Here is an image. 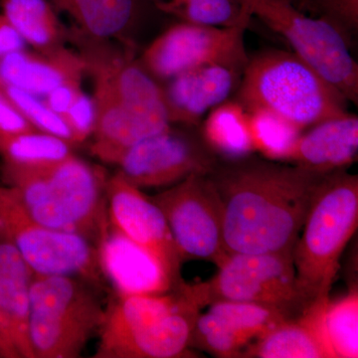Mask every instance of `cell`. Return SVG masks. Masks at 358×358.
I'll use <instances>...</instances> for the list:
<instances>
[{
  "label": "cell",
  "instance_id": "obj_1",
  "mask_svg": "<svg viewBox=\"0 0 358 358\" xmlns=\"http://www.w3.org/2000/svg\"><path fill=\"white\" fill-rule=\"evenodd\" d=\"M223 209L228 253L293 252L324 176L257 157L219 159L210 174Z\"/></svg>",
  "mask_w": 358,
  "mask_h": 358
},
{
  "label": "cell",
  "instance_id": "obj_2",
  "mask_svg": "<svg viewBox=\"0 0 358 358\" xmlns=\"http://www.w3.org/2000/svg\"><path fill=\"white\" fill-rule=\"evenodd\" d=\"M1 174L28 213L47 227L79 235L96 246L109 229L108 176L76 155L40 169L2 164Z\"/></svg>",
  "mask_w": 358,
  "mask_h": 358
},
{
  "label": "cell",
  "instance_id": "obj_3",
  "mask_svg": "<svg viewBox=\"0 0 358 358\" xmlns=\"http://www.w3.org/2000/svg\"><path fill=\"white\" fill-rule=\"evenodd\" d=\"M358 225V176H322L293 249L299 286L308 305L329 300L339 260Z\"/></svg>",
  "mask_w": 358,
  "mask_h": 358
},
{
  "label": "cell",
  "instance_id": "obj_4",
  "mask_svg": "<svg viewBox=\"0 0 358 358\" xmlns=\"http://www.w3.org/2000/svg\"><path fill=\"white\" fill-rule=\"evenodd\" d=\"M237 90L245 109H267L303 131L348 113L345 96L293 51L249 58Z\"/></svg>",
  "mask_w": 358,
  "mask_h": 358
},
{
  "label": "cell",
  "instance_id": "obj_5",
  "mask_svg": "<svg viewBox=\"0 0 358 358\" xmlns=\"http://www.w3.org/2000/svg\"><path fill=\"white\" fill-rule=\"evenodd\" d=\"M94 287L74 275H33L28 338L34 358L79 357L98 336L106 307Z\"/></svg>",
  "mask_w": 358,
  "mask_h": 358
},
{
  "label": "cell",
  "instance_id": "obj_6",
  "mask_svg": "<svg viewBox=\"0 0 358 358\" xmlns=\"http://www.w3.org/2000/svg\"><path fill=\"white\" fill-rule=\"evenodd\" d=\"M270 29L284 37L292 50L345 96L358 103V65L348 40L322 17L308 15L291 0H239Z\"/></svg>",
  "mask_w": 358,
  "mask_h": 358
},
{
  "label": "cell",
  "instance_id": "obj_7",
  "mask_svg": "<svg viewBox=\"0 0 358 358\" xmlns=\"http://www.w3.org/2000/svg\"><path fill=\"white\" fill-rule=\"evenodd\" d=\"M0 237L17 249L35 275H74L102 286L96 245L38 222L8 185L0 186Z\"/></svg>",
  "mask_w": 358,
  "mask_h": 358
},
{
  "label": "cell",
  "instance_id": "obj_8",
  "mask_svg": "<svg viewBox=\"0 0 358 358\" xmlns=\"http://www.w3.org/2000/svg\"><path fill=\"white\" fill-rule=\"evenodd\" d=\"M193 287L202 308L218 301H248L296 317L310 306L299 286L293 252L229 254L210 281Z\"/></svg>",
  "mask_w": 358,
  "mask_h": 358
},
{
  "label": "cell",
  "instance_id": "obj_9",
  "mask_svg": "<svg viewBox=\"0 0 358 358\" xmlns=\"http://www.w3.org/2000/svg\"><path fill=\"white\" fill-rule=\"evenodd\" d=\"M150 199L169 224L181 260L217 267L229 255L223 237V209L209 174H192Z\"/></svg>",
  "mask_w": 358,
  "mask_h": 358
},
{
  "label": "cell",
  "instance_id": "obj_10",
  "mask_svg": "<svg viewBox=\"0 0 358 358\" xmlns=\"http://www.w3.org/2000/svg\"><path fill=\"white\" fill-rule=\"evenodd\" d=\"M219 159L199 133L171 128L122 150L110 164L129 182L143 188H167L192 174H210Z\"/></svg>",
  "mask_w": 358,
  "mask_h": 358
},
{
  "label": "cell",
  "instance_id": "obj_11",
  "mask_svg": "<svg viewBox=\"0 0 358 358\" xmlns=\"http://www.w3.org/2000/svg\"><path fill=\"white\" fill-rule=\"evenodd\" d=\"M249 24L218 27L180 22L157 37L143 52V69L169 80L187 71L214 64L246 65L244 36Z\"/></svg>",
  "mask_w": 358,
  "mask_h": 358
},
{
  "label": "cell",
  "instance_id": "obj_12",
  "mask_svg": "<svg viewBox=\"0 0 358 358\" xmlns=\"http://www.w3.org/2000/svg\"><path fill=\"white\" fill-rule=\"evenodd\" d=\"M107 208L114 229L157 257L176 282H183L178 247L164 213L150 196L117 173L108 178Z\"/></svg>",
  "mask_w": 358,
  "mask_h": 358
},
{
  "label": "cell",
  "instance_id": "obj_13",
  "mask_svg": "<svg viewBox=\"0 0 358 358\" xmlns=\"http://www.w3.org/2000/svg\"><path fill=\"white\" fill-rule=\"evenodd\" d=\"M197 301L128 331L99 339L95 358H178L185 357L200 313Z\"/></svg>",
  "mask_w": 358,
  "mask_h": 358
},
{
  "label": "cell",
  "instance_id": "obj_14",
  "mask_svg": "<svg viewBox=\"0 0 358 358\" xmlns=\"http://www.w3.org/2000/svg\"><path fill=\"white\" fill-rule=\"evenodd\" d=\"M103 281L114 294H160L180 287L157 257L109 226L96 245Z\"/></svg>",
  "mask_w": 358,
  "mask_h": 358
},
{
  "label": "cell",
  "instance_id": "obj_15",
  "mask_svg": "<svg viewBox=\"0 0 358 358\" xmlns=\"http://www.w3.org/2000/svg\"><path fill=\"white\" fill-rule=\"evenodd\" d=\"M245 66L214 63L169 79L164 95L171 124L199 126L211 110L238 89Z\"/></svg>",
  "mask_w": 358,
  "mask_h": 358
},
{
  "label": "cell",
  "instance_id": "obj_16",
  "mask_svg": "<svg viewBox=\"0 0 358 358\" xmlns=\"http://www.w3.org/2000/svg\"><path fill=\"white\" fill-rule=\"evenodd\" d=\"M33 275L17 249L0 237V331L11 358H34L28 338Z\"/></svg>",
  "mask_w": 358,
  "mask_h": 358
},
{
  "label": "cell",
  "instance_id": "obj_17",
  "mask_svg": "<svg viewBox=\"0 0 358 358\" xmlns=\"http://www.w3.org/2000/svg\"><path fill=\"white\" fill-rule=\"evenodd\" d=\"M357 152L358 117L348 113L303 131L286 162L327 176L348 169L357 160Z\"/></svg>",
  "mask_w": 358,
  "mask_h": 358
},
{
  "label": "cell",
  "instance_id": "obj_18",
  "mask_svg": "<svg viewBox=\"0 0 358 358\" xmlns=\"http://www.w3.org/2000/svg\"><path fill=\"white\" fill-rule=\"evenodd\" d=\"M329 300L313 303L299 317L271 327L248 345L243 357L334 358L324 331Z\"/></svg>",
  "mask_w": 358,
  "mask_h": 358
},
{
  "label": "cell",
  "instance_id": "obj_19",
  "mask_svg": "<svg viewBox=\"0 0 358 358\" xmlns=\"http://www.w3.org/2000/svg\"><path fill=\"white\" fill-rule=\"evenodd\" d=\"M86 70L83 57L65 49L41 54L15 51L0 58V85L45 96L60 85L81 81Z\"/></svg>",
  "mask_w": 358,
  "mask_h": 358
},
{
  "label": "cell",
  "instance_id": "obj_20",
  "mask_svg": "<svg viewBox=\"0 0 358 358\" xmlns=\"http://www.w3.org/2000/svg\"><path fill=\"white\" fill-rule=\"evenodd\" d=\"M199 134L219 159L254 155L248 113L238 101H225L202 120Z\"/></svg>",
  "mask_w": 358,
  "mask_h": 358
},
{
  "label": "cell",
  "instance_id": "obj_21",
  "mask_svg": "<svg viewBox=\"0 0 358 358\" xmlns=\"http://www.w3.org/2000/svg\"><path fill=\"white\" fill-rule=\"evenodd\" d=\"M71 16L87 34L108 38L121 34L136 20L138 0H48Z\"/></svg>",
  "mask_w": 358,
  "mask_h": 358
},
{
  "label": "cell",
  "instance_id": "obj_22",
  "mask_svg": "<svg viewBox=\"0 0 358 358\" xmlns=\"http://www.w3.org/2000/svg\"><path fill=\"white\" fill-rule=\"evenodd\" d=\"M2 15L24 39L42 52L61 48L62 27L48 0H0Z\"/></svg>",
  "mask_w": 358,
  "mask_h": 358
},
{
  "label": "cell",
  "instance_id": "obj_23",
  "mask_svg": "<svg viewBox=\"0 0 358 358\" xmlns=\"http://www.w3.org/2000/svg\"><path fill=\"white\" fill-rule=\"evenodd\" d=\"M67 141L43 131L0 134L2 164L25 169H45L73 155Z\"/></svg>",
  "mask_w": 358,
  "mask_h": 358
},
{
  "label": "cell",
  "instance_id": "obj_24",
  "mask_svg": "<svg viewBox=\"0 0 358 358\" xmlns=\"http://www.w3.org/2000/svg\"><path fill=\"white\" fill-rule=\"evenodd\" d=\"M208 307L209 312L236 334L247 348L271 327L294 317L281 308L248 301H218Z\"/></svg>",
  "mask_w": 358,
  "mask_h": 358
},
{
  "label": "cell",
  "instance_id": "obj_25",
  "mask_svg": "<svg viewBox=\"0 0 358 358\" xmlns=\"http://www.w3.org/2000/svg\"><path fill=\"white\" fill-rule=\"evenodd\" d=\"M181 22L218 27L250 24L251 14L239 0H147Z\"/></svg>",
  "mask_w": 358,
  "mask_h": 358
},
{
  "label": "cell",
  "instance_id": "obj_26",
  "mask_svg": "<svg viewBox=\"0 0 358 358\" xmlns=\"http://www.w3.org/2000/svg\"><path fill=\"white\" fill-rule=\"evenodd\" d=\"M246 110L255 152L264 159L286 162L303 129L267 109Z\"/></svg>",
  "mask_w": 358,
  "mask_h": 358
},
{
  "label": "cell",
  "instance_id": "obj_27",
  "mask_svg": "<svg viewBox=\"0 0 358 358\" xmlns=\"http://www.w3.org/2000/svg\"><path fill=\"white\" fill-rule=\"evenodd\" d=\"M324 336L334 358L358 357V292L329 300L324 315Z\"/></svg>",
  "mask_w": 358,
  "mask_h": 358
},
{
  "label": "cell",
  "instance_id": "obj_28",
  "mask_svg": "<svg viewBox=\"0 0 358 358\" xmlns=\"http://www.w3.org/2000/svg\"><path fill=\"white\" fill-rule=\"evenodd\" d=\"M0 89L37 131L53 134L67 141L71 145H76L65 120L54 113L44 101L40 100L39 96L3 85H0Z\"/></svg>",
  "mask_w": 358,
  "mask_h": 358
},
{
  "label": "cell",
  "instance_id": "obj_29",
  "mask_svg": "<svg viewBox=\"0 0 358 358\" xmlns=\"http://www.w3.org/2000/svg\"><path fill=\"white\" fill-rule=\"evenodd\" d=\"M308 9L350 39L358 29V0H308Z\"/></svg>",
  "mask_w": 358,
  "mask_h": 358
},
{
  "label": "cell",
  "instance_id": "obj_30",
  "mask_svg": "<svg viewBox=\"0 0 358 358\" xmlns=\"http://www.w3.org/2000/svg\"><path fill=\"white\" fill-rule=\"evenodd\" d=\"M63 119L72 131L75 143H84L95 131L96 106L94 98L80 92Z\"/></svg>",
  "mask_w": 358,
  "mask_h": 358
},
{
  "label": "cell",
  "instance_id": "obj_31",
  "mask_svg": "<svg viewBox=\"0 0 358 358\" xmlns=\"http://www.w3.org/2000/svg\"><path fill=\"white\" fill-rule=\"evenodd\" d=\"M37 131L0 89V134Z\"/></svg>",
  "mask_w": 358,
  "mask_h": 358
},
{
  "label": "cell",
  "instance_id": "obj_32",
  "mask_svg": "<svg viewBox=\"0 0 358 358\" xmlns=\"http://www.w3.org/2000/svg\"><path fill=\"white\" fill-rule=\"evenodd\" d=\"M80 92V82L62 84L47 94L44 102L54 113L63 117L76 100Z\"/></svg>",
  "mask_w": 358,
  "mask_h": 358
},
{
  "label": "cell",
  "instance_id": "obj_33",
  "mask_svg": "<svg viewBox=\"0 0 358 358\" xmlns=\"http://www.w3.org/2000/svg\"><path fill=\"white\" fill-rule=\"evenodd\" d=\"M24 39L3 15H0V58L13 52L23 50Z\"/></svg>",
  "mask_w": 358,
  "mask_h": 358
},
{
  "label": "cell",
  "instance_id": "obj_34",
  "mask_svg": "<svg viewBox=\"0 0 358 358\" xmlns=\"http://www.w3.org/2000/svg\"><path fill=\"white\" fill-rule=\"evenodd\" d=\"M0 357L11 358L10 352H9V350L8 348H7L6 341H4L1 331H0Z\"/></svg>",
  "mask_w": 358,
  "mask_h": 358
},
{
  "label": "cell",
  "instance_id": "obj_35",
  "mask_svg": "<svg viewBox=\"0 0 358 358\" xmlns=\"http://www.w3.org/2000/svg\"><path fill=\"white\" fill-rule=\"evenodd\" d=\"M292 2H294L299 8H301V10L306 11L308 13V0H291Z\"/></svg>",
  "mask_w": 358,
  "mask_h": 358
}]
</instances>
